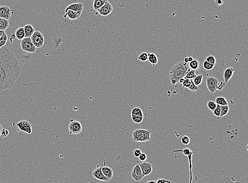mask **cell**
<instances>
[{
    "mask_svg": "<svg viewBox=\"0 0 248 183\" xmlns=\"http://www.w3.org/2000/svg\"><path fill=\"white\" fill-rule=\"evenodd\" d=\"M21 71L18 61L12 53L5 46L0 48V92L13 88Z\"/></svg>",
    "mask_w": 248,
    "mask_h": 183,
    "instance_id": "cell-1",
    "label": "cell"
},
{
    "mask_svg": "<svg viewBox=\"0 0 248 183\" xmlns=\"http://www.w3.org/2000/svg\"><path fill=\"white\" fill-rule=\"evenodd\" d=\"M190 70L188 64L184 61H180L172 67L169 72V80L172 85H175L179 80L185 77Z\"/></svg>",
    "mask_w": 248,
    "mask_h": 183,
    "instance_id": "cell-2",
    "label": "cell"
},
{
    "mask_svg": "<svg viewBox=\"0 0 248 183\" xmlns=\"http://www.w3.org/2000/svg\"><path fill=\"white\" fill-rule=\"evenodd\" d=\"M151 132V130L137 129L132 132L133 140L135 142H143L150 140Z\"/></svg>",
    "mask_w": 248,
    "mask_h": 183,
    "instance_id": "cell-3",
    "label": "cell"
},
{
    "mask_svg": "<svg viewBox=\"0 0 248 183\" xmlns=\"http://www.w3.org/2000/svg\"><path fill=\"white\" fill-rule=\"evenodd\" d=\"M21 49L28 53H34L36 51V47L32 42L30 38H24L21 41Z\"/></svg>",
    "mask_w": 248,
    "mask_h": 183,
    "instance_id": "cell-4",
    "label": "cell"
},
{
    "mask_svg": "<svg viewBox=\"0 0 248 183\" xmlns=\"http://www.w3.org/2000/svg\"><path fill=\"white\" fill-rule=\"evenodd\" d=\"M30 38L33 44L36 48H41L43 46L45 39L43 35L39 31H35Z\"/></svg>",
    "mask_w": 248,
    "mask_h": 183,
    "instance_id": "cell-5",
    "label": "cell"
},
{
    "mask_svg": "<svg viewBox=\"0 0 248 183\" xmlns=\"http://www.w3.org/2000/svg\"><path fill=\"white\" fill-rule=\"evenodd\" d=\"M206 86L210 93L213 94L217 90V87L219 84L218 79L213 76L207 77L206 80Z\"/></svg>",
    "mask_w": 248,
    "mask_h": 183,
    "instance_id": "cell-6",
    "label": "cell"
},
{
    "mask_svg": "<svg viewBox=\"0 0 248 183\" xmlns=\"http://www.w3.org/2000/svg\"><path fill=\"white\" fill-rule=\"evenodd\" d=\"M69 131L71 135H78L82 131V124L78 121H72L69 125Z\"/></svg>",
    "mask_w": 248,
    "mask_h": 183,
    "instance_id": "cell-7",
    "label": "cell"
},
{
    "mask_svg": "<svg viewBox=\"0 0 248 183\" xmlns=\"http://www.w3.org/2000/svg\"><path fill=\"white\" fill-rule=\"evenodd\" d=\"M13 14L14 10L11 9L8 6H0V18L9 20Z\"/></svg>",
    "mask_w": 248,
    "mask_h": 183,
    "instance_id": "cell-8",
    "label": "cell"
},
{
    "mask_svg": "<svg viewBox=\"0 0 248 183\" xmlns=\"http://www.w3.org/2000/svg\"><path fill=\"white\" fill-rule=\"evenodd\" d=\"M131 176L135 182H140L145 177V176L143 175L139 164L135 165L133 168L131 172Z\"/></svg>",
    "mask_w": 248,
    "mask_h": 183,
    "instance_id": "cell-9",
    "label": "cell"
},
{
    "mask_svg": "<svg viewBox=\"0 0 248 183\" xmlns=\"http://www.w3.org/2000/svg\"><path fill=\"white\" fill-rule=\"evenodd\" d=\"M97 11L102 16H108L112 12L113 6L111 5V3L108 2L102 6L100 8L98 9Z\"/></svg>",
    "mask_w": 248,
    "mask_h": 183,
    "instance_id": "cell-10",
    "label": "cell"
},
{
    "mask_svg": "<svg viewBox=\"0 0 248 183\" xmlns=\"http://www.w3.org/2000/svg\"><path fill=\"white\" fill-rule=\"evenodd\" d=\"M17 127L20 130L26 133L28 135L31 134L32 127L29 122L26 121H21L16 124Z\"/></svg>",
    "mask_w": 248,
    "mask_h": 183,
    "instance_id": "cell-11",
    "label": "cell"
},
{
    "mask_svg": "<svg viewBox=\"0 0 248 183\" xmlns=\"http://www.w3.org/2000/svg\"><path fill=\"white\" fill-rule=\"evenodd\" d=\"M143 172V175L145 176L150 174L153 171V166L151 163L148 162H143L139 164Z\"/></svg>",
    "mask_w": 248,
    "mask_h": 183,
    "instance_id": "cell-12",
    "label": "cell"
},
{
    "mask_svg": "<svg viewBox=\"0 0 248 183\" xmlns=\"http://www.w3.org/2000/svg\"><path fill=\"white\" fill-rule=\"evenodd\" d=\"M82 12H77L71 10H68L65 11V14H64V18H67L71 20H76L78 19L81 16Z\"/></svg>",
    "mask_w": 248,
    "mask_h": 183,
    "instance_id": "cell-13",
    "label": "cell"
},
{
    "mask_svg": "<svg viewBox=\"0 0 248 183\" xmlns=\"http://www.w3.org/2000/svg\"><path fill=\"white\" fill-rule=\"evenodd\" d=\"M92 176L98 180L103 181V182H108L110 179L106 177L102 171L101 167H98L92 172Z\"/></svg>",
    "mask_w": 248,
    "mask_h": 183,
    "instance_id": "cell-14",
    "label": "cell"
},
{
    "mask_svg": "<svg viewBox=\"0 0 248 183\" xmlns=\"http://www.w3.org/2000/svg\"><path fill=\"white\" fill-rule=\"evenodd\" d=\"M235 70L234 68L231 67H227V69H225L224 74H223V77H224V80L225 83H227L231 79V78L232 77L233 73L235 72Z\"/></svg>",
    "mask_w": 248,
    "mask_h": 183,
    "instance_id": "cell-15",
    "label": "cell"
},
{
    "mask_svg": "<svg viewBox=\"0 0 248 183\" xmlns=\"http://www.w3.org/2000/svg\"><path fill=\"white\" fill-rule=\"evenodd\" d=\"M84 5L82 3H75L67 6L65 9V11L68 10H71L77 12H82L83 10Z\"/></svg>",
    "mask_w": 248,
    "mask_h": 183,
    "instance_id": "cell-16",
    "label": "cell"
},
{
    "mask_svg": "<svg viewBox=\"0 0 248 183\" xmlns=\"http://www.w3.org/2000/svg\"><path fill=\"white\" fill-rule=\"evenodd\" d=\"M24 30L25 32V37L30 38L32 35L35 31V30L31 24H28L25 25L24 27Z\"/></svg>",
    "mask_w": 248,
    "mask_h": 183,
    "instance_id": "cell-17",
    "label": "cell"
},
{
    "mask_svg": "<svg viewBox=\"0 0 248 183\" xmlns=\"http://www.w3.org/2000/svg\"><path fill=\"white\" fill-rule=\"evenodd\" d=\"M101 169H102V171L103 174L106 177L108 178L110 180L113 177V171L111 168L108 166H104V167H101Z\"/></svg>",
    "mask_w": 248,
    "mask_h": 183,
    "instance_id": "cell-18",
    "label": "cell"
},
{
    "mask_svg": "<svg viewBox=\"0 0 248 183\" xmlns=\"http://www.w3.org/2000/svg\"><path fill=\"white\" fill-rule=\"evenodd\" d=\"M108 2V0H94L93 7L95 10L97 11L102 6Z\"/></svg>",
    "mask_w": 248,
    "mask_h": 183,
    "instance_id": "cell-19",
    "label": "cell"
},
{
    "mask_svg": "<svg viewBox=\"0 0 248 183\" xmlns=\"http://www.w3.org/2000/svg\"><path fill=\"white\" fill-rule=\"evenodd\" d=\"M16 37L17 39L19 40H22L24 38H25V32L24 30V27H20L18 29L16 30Z\"/></svg>",
    "mask_w": 248,
    "mask_h": 183,
    "instance_id": "cell-20",
    "label": "cell"
},
{
    "mask_svg": "<svg viewBox=\"0 0 248 183\" xmlns=\"http://www.w3.org/2000/svg\"><path fill=\"white\" fill-rule=\"evenodd\" d=\"M148 60L153 66H155L156 64L158 62V57L156 55L155 53H148Z\"/></svg>",
    "mask_w": 248,
    "mask_h": 183,
    "instance_id": "cell-21",
    "label": "cell"
},
{
    "mask_svg": "<svg viewBox=\"0 0 248 183\" xmlns=\"http://www.w3.org/2000/svg\"><path fill=\"white\" fill-rule=\"evenodd\" d=\"M188 66L190 67V69L196 70L200 69V68L201 67V64H200V61H198V60L193 59V61L189 63Z\"/></svg>",
    "mask_w": 248,
    "mask_h": 183,
    "instance_id": "cell-22",
    "label": "cell"
},
{
    "mask_svg": "<svg viewBox=\"0 0 248 183\" xmlns=\"http://www.w3.org/2000/svg\"><path fill=\"white\" fill-rule=\"evenodd\" d=\"M9 27V21L8 20L0 18V30L5 31Z\"/></svg>",
    "mask_w": 248,
    "mask_h": 183,
    "instance_id": "cell-23",
    "label": "cell"
},
{
    "mask_svg": "<svg viewBox=\"0 0 248 183\" xmlns=\"http://www.w3.org/2000/svg\"><path fill=\"white\" fill-rule=\"evenodd\" d=\"M217 104H219V105H227L228 102L227 100L223 97H217L215 98V102Z\"/></svg>",
    "mask_w": 248,
    "mask_h": 183,
    "instance_id": "cell-24",
    "label": "cell"
},
{
    "mask_svg": "<svg viewBox=\"0 0 248 183\" xmlns=\"http://www.w3.org/2000/svg\"><path fill=\"white\" fill-rule=\"evenodd\" d=\"M203 80V75L200 74L198 75H196V76L193 79V81L194 83L195 84V85H196L197 86H198L201 85V84H202Z\"/></svg>",
    "mask_w": 248,
    "mask_h": 183,
    "instance_id": "cell-25",
    "label": "cell"
},
{
    "mask_svg": "<svg viewBox=\"0 0 248 183\" xmlns=\"http://www.w3.org/2000/svg\"><path fill=\"white\" fill-rule=\"evenodd\" d=\"M220 107H221V114H220L219 117H224L228 113L229 111V106L227 105H220Z\"/></svg>",
    "mask_w": 248,
    "mask_h": 183,
    "instance_id": "cell-26",
    "label": "cell"
},
{
    "mask_svg": "<svg viewBox=\"0 0 248 183\" xmlns=\"http://www.w3.org/2000/svg\"><path fill=\"white\" fill-rule=\"evenodd\" d=\"M7 41H8V36L5 32L4 33V34L0 37V48L5 46L6 43H7Z\"/></svg>",
    "mask_w": 248,
    "mask_h": 183,
    "instance_id": "cell-27",
    "label": "cell"
},
{
    "mask_svg": "<svg viewBox=\"0 0 248 183\" xmlns=\"http://www.w3.org/2000/svg\"><path fill=\"white\" fill-rule=\"evenodd\" d=\"M132 115L143 117V111L141 110V109L139 108H135L134 109H132V111H131V116Z\"/></svg>",
    "mask_w": 248,
    "mask_h": 183,
    "instance_id": "cell-28",
    "label": "cell"
},
{
    "mask_svg": "<svg viewBox=\"0 0 248 183\" xmlns=\"http://www.w3.org/2000/svg\"><path fill=\"white\" fill-rule=\"evenodd\" d=\"M196 70L190 69L189 72H188L186 75H185V77H184V79H194L196 76L195 73Z\"/></svg>",
    "mask_w": 248,
    "mask_h": 183,
    "instance_id": "cell-29",
    "label": "cell"
},
{
    "mask_svg": "<svg viewBox=\"0 0 248 183\" xmlns=\"http://www.w3.org/2000/svg\"><path fill=\"white\" fill-rule=\"evenodd\" d=\"M148 53H142L138 57V60L142 62H145L147 61H148Z\"/></svg>",
    "mask_w": 248,
    "mask_h": 183,
    "instance_id": "cell-30",
    "label": "cell"
},
{
    "mask_svg": "<svg viewBox=\"0 0 248 183\" xmlns=\"http://www.w3.org/2000/svg\"><path fill=\"white\" fill-rule=\"evenodd\" d=\"M207 105L208 108H209L211 111H213L214 110H215V109L216 108V107H217V104L215 102H214V101L209 100V101L207 102Z\"/></svg>",
    "mask_w": 248,
    "mask_h": 183,
    "instance_id": "cell-31",
    "label": "cell"
},
{
    "mask_svg": "<svg viewBox=\"0 0 248 183\" xmlns=\"http://www.w3.org/2000/svg\"><path fill=\"white\" fill-rule=\"evenodd\" d=\"M203 66L204 68L205 69V70H211L215 66V65H212V64H210L209 63L206 61L205 60L204 61Z\"/></svg>",
    "mask_w": 248,
    "mask_h": 183,
    "instance_id": "cell-32",
    "label": "cell"
},
{
    "mask_svg": "<svg viewBox=\"0 0 248 183\" xmlns=\"http://www.w3.org/2000/svg\"><path fill=\"white\" fill-rule=\"evenodd\" d=\"M61 41H62V39L61 37H56L53 39V49H54L58 47L61 43Z\"/></svg>",
    "mask_w": 248,
    "mask_h": 183,
    "instance_id": "cell-33",
    "label": "cell"
},
{
    "mask_svg": "<svg viewBox=\"0 0 248 183\" xmlns=\"http://www.w3.org/2000/svg\"><path fill=\"white\" fill-rule=\"evenodd\" d=\"M132 121L136 123H141L143 119V117L137 116V115H132L131 116Z\"/></svg>",
    "mask_w": 248,
    "mask_h": 183,
    "instance_id": "cell-34",
    "label": "cell"
},
{
    "mask_svg": "<svg viewBox=\"0 0 248 183\" xmlns=\"http://www.w3.org/2000/svg\"><path fill=\"white\" fill-rule=\"evenodd\" d=\"M181 142L184 145H187L190 143V139L187 135H184L181 138Z\"/></svg>",
    "mask_w": 248,
    "mask_h": 183,
    "instance_id": "cell-35",
    "label": "cell"
},
{
    "mask_svg": "<svg viewBox=\"0 0 248 183\" xmlns=\"http://www.w3.org/2000/svg\"><path fill=\"white\" fill-rule=\"evenodd\" d=\"M213 112V113L215 116H216L217 117H219L220 114H221V107H220V105L219 104H217L216 108L215 109Z\"/></svg>",
    "mask_w": 248,
    "mask_h": 183,
    "instance_id": "cell-36",
    "label": "cell"
},
{
    "mask_svg": "<svg viewBox=\"0 0 248 183\" xmlns=\"http://www.w3.org/2000/svg\"><path fill=\"white\" fill-rule=\"evenodd\" d=\"M205 61H207L210 64H212V65H215L216 61H216V58H215V57L213 56H208L206 58Z\"/></svg>",
    "mask_w": 248,
    "mask_h": 183,
    "instance_id": "cell-37",
    "label": "cell"
},
{
    "mask_svg": "<svg viewBox=\"0 0 248 183\" xmlns=\"http://www.w3.org/2000/svg\"><path fill=\"white\" fill-rule=\"evenodd\" d=\"M179 151H182L184 155L188 157L190 156L193 154V152L191 151L190 149L188 148H185L182 150H179Z\"/></svg>",
    "mask_w": 248,
    "mask_h": 183,
    "instance_id": "cell-38",
    "label": "cell"
},
{
    "mask_svg": "<svg viewBox=\"0 0 248 183\" xmlns=\"http://www.w3.org/2000/svg\"><path fill=\"white\" fill-rule=\"evenodd\" d=\"M188 88L190 90L192 91H196V90H198V86H197L194 83L193 81V79H191V83H190V85Z\"/></svg>",
    "mask_w": 248,
    "mask_h": 183,
    "instance_id": "cell-39",
    "label": "cell"
},
{
    "mask_svg": "<svg viewBox=\"0 0 248 183\" xmlns=\"http://www.w3.org/2000/svg\"><path fill=\"white\" fill-rule=\"evenodd\" d=\"M191 83V79H185L184 82L182 83V85L184 88H187L190 86Z\"/></svg>",
    "mask_w": 248,
    "mask_h": 183,
    "instance_id": "cell-40",
    "label": "cell"
},
{
    "mask_svg": "<svg viewBox=\"0 0 248 183\" xmlns=\"http://www.w3.org/2000/svg\"><path fill=\"white\" fill-rule=\"evenodd\" d=\"M9 130L6 129H2L1 132V137L2 138H5L9 135Z\"/></svg>",
    "mask_w": 248,
    "mask_h": 183,
    "instance_id": "cell-41",
    "label": "cell"
},
{
    "mask_svg": "<svg viewBox=\"0 0 248 183\" xmlns=\"http://www.w3.org/2000/svg\"><path fill=\"white\" fill-rule=\"evenodd\" d=\"M225 84H226V83L224 82H220L219 83L217 87V90H222L223 88L225 86Z\"/></svg>",
    "mask_w": 248,
    "mask_h": 183,
    "instance_id": "cell-42",
    "label": "cell"
},
{
    "mask_svg": "<svg viewBox=\"0 0 248 183\" xmlns=\"http://www.w3.org/2000/svg\"><path fill=\"white\" fill-rule=\"evenodd\" d=\"M142 154V152H141V150L139 149H135L134 151H133V154H134V156H135V157H139V156H140L141 154Z\"/></svg>",
    "mask_w": 248,
    "mask_h": 183,
    "instance_id": "cell-43",
    "label": "cell"
},
{
    "mask_svg": "<svg viewBox=\"0 0 248 183\" xmlns=\"http://www.w3.org/2000/svg\"><path fill=\"white\" fill-rule=\"evenodd\" d=\"M139 158L140 160H141V161L145 162V160L147 159V156L146 154H144V153H142V154L140 155L139 157Z\"/></svg>",
    "mask_w": 248,
    "mask_h": 183,
    "instance_id": "cell-44",
    "label": "cell"
},
{
    "mask_svg": "<svg viewBox=\"0 0 248 183\" xmlns=\"http://www.w3.org/2000/svg\"><path fill=\"white\" fill-rule=\"evenodd\" d=\"M171 183L169 181H168V180H165V179H159L158 181H157V183Z\"/></svg>",
    "mask_w": 248,
    "mask_h": 183,
    "instance_id": "cell-45",
    "label": "cell"
},
{
    "mask_svg": "<svg viewBox=\"0 0 248 183\" xmlns=\"http://www.w3.org/2000/svg\"><path fill=\"white\" fill-rule=\"evenodd\" d=\"M215 2L217 6H222L223 4V0H216Z\"/></svg>",
    "mask_w": 248,
    "mask_h": 183,
    "instance_id": "cell-46",
    "label": "cell"
},
{
    "mask_svg": "<svg viewBox=\"0 0 248 183\" xmlns=\"http://www.w3.org/2000/svg\"><path fill=\"white\" fill-rule=\"evenodd\" d=\"M16 38V35L15 34H12V35L11 36L10 38V41L11 43H12L13 42V40Z\"/></svg>",
    "mask_w": 248,
    "mask_h": 183,
    "instance_id": "cell-47",
    "label": "cell"
},
{
    "mask_svg": "<svg viewBox=\"0 0 248 183\" xmlns=\"http://www.w3.org/2000/svg\"><path fill=\"white\" fill-rule=\"evenodd\" d=\"M184 62L185 63H186V64H188V63H189V60H188V57H185L184 59Z\"/></svg>",
    "mask_w": 248,
    "mask_h": 183,
    "instance_id": "cell-48",
    "label": "cell"
},
{
    "mask_svg": "<svg viewBox=\"0 0 248 183\" xmlns=\"http://www.w3.org/2000/svg\"><path fill=\"white\" fill-rule=\"evenodd\" d=\"M184 80H185V79H184V78H180V79L179 80L178 82L180 83V84H182V83L184 82Z\"/></svg>",
    "mask_w": 248,
    "mask_h": 183,
    "instance_id": "cell-49",
    "label": "cell"
},
{
    "mask_svg": "<svg viewBox=\"0 0 248 183\" xmlns=\"http://www.w3.org/2000/svg\"><path fill=\"white\" fill-rule=\"evenodd\" d=\"M5 32V31H3V30H0V37L2 36L3 34H4V33Z\"/></svg>",
    "mask_w": 248,
    "mask_h": 183,
    "instance_id": "cell-50",
    "label": "cell"
},
{
    "mask_svg": "<svg viewBox=\"0 0 248 183\" xmlns=\"http://www.w3.org/2000/svg\"><path fill=\"white\" fill-rule=\"evenodd\" d=\"M146 183H157V181H155V180H150V181L147 182Z\"/></svg>",
    "mask_w": 248,
    "mask_h": 183,
    "instance_id": "cell-51",
    "label": "cell"
},
{
    "mask_svg": "<svg viewBox=\"0 0 248 183\" xmlns=\"http://www.w3.org/2000/svg\"><path fill=\"white\" fill-rule=\"evenodd\" d=\"M193 59H194V58H193V57H188L189 63H190V62H191L192 61H193Z\"/></svg>",
    "mask_w": 248,
    "mask_h": 183,
    "instance_id": "cell-52",
    "label": "cell"
},
{
    "mask_svg": "<svg viewBox=\"0 0 248 183\" xmlns=\"http://www.w3.org/2000/svg\"><path fill=\"white\" fill-rule=\"evenodd\" d=\"M2 129V125H1L0 124V134H1V130Z\"/></svg>",
    "mask_w": 248,
    "mask_h": 183,
    "instance_id": "cell-53",
    "label": "cell"
},
{
    "mask_svg": "<svg viewBox=\"0 0 248 183\" xmlns=\"http://www.w3.org/2000/svg\"><path fill=\"white\" fill-rule=\"evenodd\" d=\"M0 137H1V134H0Z\"/></svg>",
    "mask_w": 248,
    "mask_h": 183,
    "instance_id": "cell-54",
    "label": "cell"
},
{
    "mask_svg": "<svg viewBox=\"0 0 248 183\" xmlns=\"http://www.w3.org/2000/svg\"><path fill=\"white\" fill-rule=\"evenodd\" d=\"M214 1H216V0H214Z\"/></svg>",
    "mask_w": 248,
    "mask_h": 183,
    "instance_id": "cell-55",
    "label": "cell"
}]
</instances>
